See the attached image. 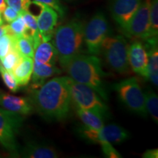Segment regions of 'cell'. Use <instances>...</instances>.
Here are the masks:
<instances>
[{
    "label": "cell",
    "instance_id": "1",
    "mask_svg": "<svg viewBox=\"0 0 158 158\" xmlns=\"http://www.w3.org/2000/svg\"><path fill=\"white\" fill-rule=\"evenodd\" d=\"M69 77L53 78L33 90L31 102L41 116L50 121H62L70 111Z\"/></svg>",
    "mask_w": 158,
    "mask_h": 158
},
{
    "label": "cell",
    "instance_id": "2",
    "mask_svg": "<svg viewBox=\"0 0 158 158\" xmlns=\"http://www.w3.org/2000/svg\"><path fill=\"white\" fill-rule=\"evenodd\" d=\"M63 68L70 78L90 86L100 94L102 100H108L103 83V77L106 74L102 70L101 61L98 57L79 54L70 59Z\"/></svg>",
    "mask_w": 158,
    "mask_h": 158
},
{
    "label": "cell",
    "instance_id": "3",
    "mask_svg": "<svg viewBox=\"0 0 158 158\" xmlns=\"http://www.w3.org/2000/svg\"><path fill=\"white\" fill-rule=\"evenodd\" d=\"M84 25L81 21L73 19L54 31V45L62 68L81 52L84 43Z\"/></svg>",
    "mask_w": 158,
    "mask_h": 158
},
{
    "label": "cell",
    "instance_id": "4",
    "mask_svg": "<svg viewBox=\"0 0 158 158\" xmlns=\"http://www.w3.org/2000/svg\"><path fill=\"white\" fill-rule=\"evenodd\" d=\"M68 81L71 101L74 102L77 108L92 110L103 118L108 117V107L98 92L87 85L75 81L70 77Z\"/></svg>",
    "mask_w": 158,
    "mask_h": 158
},
{
    "label": "cell",
    "instance_id": "5",
    "mask_svg": "<svg viewBox=\"0 0 158 158\" xmlns=\"http://www.w3.org/2000/svg\"><path fill=\"white\" fill-rule=\"evenodd\" d=\"M128 48L129 45L124 37L107 36L102 43L100 51L112 70L119 74H124L128 72L130 67Z\"/></svg>",
    "mask_w": 158,
    "mask_h": 158
},
{
    "label": "cell",
    "instance_id": "6",
    "mask_svg": "<svg viewBox=\"0 0 158 158\" xmlns=\"http://www.w3.org/2000/svg\"><path fill=\"white\" fill-rule=\"evenodd\" d=\"M113 89L118 94L120 100L128 109L134 113L146 116L145 93L142 90L137 78L131 77L113 84Z\"/></svg>",
    "mask_w": 158,
    "mask_h": 158
},
{
    "label": "cell",
    "instance_id": "7",
    "mask_svg": "<svg viewBox=\"0 0 158 158\" xmlns=\"http://www.w3.org/2000/svg\"><path fill=\"white\" fill-rule=\"evenodd\" d=\"M23 119L21 114L0 108V145L13 157L19 155L17 135Z\"/></svg>",
    "mask_w": 158,
    "mask_h": 158
},
{
    "label": "cell",
    "instance_id": "8",
    "mask_svg": "<svg viewBox=\"0 0 158 158\" xmlns=\"http://www.w3.org/2000/svg\"><path fill=\"white\" fill-rule=\"evenodd\" d=\"M109 33V24L102 12L95 13L84 29V41L91 55L98 56L102 43Z\"/></svg>",
    "mask_w": 158,
    "mask_h": 158
},
{
    "label": "cell",
    "instance_id": "9",
    "mask_svg": "<svg viewBox=\"0 0 158 158\" xmlns=\"http://www.w3.org/2000/svg\"><path fill=\"white\" fill-rule=\"evenodd\" d=\"M78 133L84 139L100 145L106 142L119 144L130 138L129 132L116 124L104 125L100 130L90 129L84 126L78 130Z\"/></svg>",
    "mask_w": 158,
    "mask_h": 158
},
{
    "label": "cell",
    "instance_id": "10",
    "mask_svg": "<svg viewBox=\"0 0 158 158\" xmlns=\"http://www.w3.org/2000/svg\"><path fill=\"white\" fill-rule=\"evenodd\" d=\"M152 0L142 1L139 7L130 20L126 31L127 36L145 40L149 29V14Z\"/></svg>",
    "mask_w": 158,
    "mask_h": 158
},
{
    "label": "cell",
    "instance_id": "11",
    "mask_svg": "<svg viewBox=\"0 0 158 158\" xmlns=\"http://www.w3.org/2000/svg\"><path fill=\"white\" fill-rule=\"evenodd\" d=\"M141 2L142 0H110V14L124 31L127 29Z\"/></svg>",
    "mask_w": 158,
    "mask_h": 158
},
{
    "label": "cell",
    "instance_id": "12",
    "mask_svg": "<svg viewBox=\"0 0 158 158\" xmlns=\"http://www.w3.org/2000/svg\"><path fill=\"white\" fill-rule=\"evenodd\" d=\"M38 4L40 7L39 15H37L39 33L41 40L43 42H48L54 36L59 15L54 9L40 2Z\"/></svg>",
    "mask_w": 158,
    "mask_h": 158
},
{
    "label": "cell",
    "instance_id": "13",
    "mask_svg": "<svg viewBox=\"0 0 158 158\" xmlns=\"http://www.w3.org/2000/svg\"><path fill=\"white\" fill-rule=\"evenodd\" d=\"M128 62L135 73L147 79L148 54L144 45L135 41L128 48Z\"/></svg>",
    "mask_w": 158,
    "mask_h": 158
},
{
    "label": "cell",
    "instance_id": "14",
    "mask_svg": "<svg viewBox=\"0 0 158 158\" xmlns=\"http://www.w3.org/2000/svg\"><path fill=\"white\" fill-rule=\"evenodd\" d=\"M0 106L6 110L21 115L30 114L34 108L31 100L29 99L2 92L0 94Z\"/></svg>",
    "mask_w": 158,
    "mask_h": 158
},
{
    "label": "cell",
    "instance_id": "15",
    "mask_svg": "<svg viewBox=\"0 0 158 158\" xmlns=\"http://www.w3.org/2000/svg\"><path fill=\"white\" fill-rule=\"evenodd\" d=\"M144 47L148 54L147 79L155 86H158V50L157 37L149 38L144 40Z\"/></svg>",
    "mask_w": 158,
    "mask_h": 158
},
{
    "label": "cell",
    "instance_id": "16",
    "mask_svg": "<svg viewBox=\"0 0 158 158\" xmlns=\"http://www.w3.org/2000/svg\"><path fill=\"white\" fill-rule=\"evenodd\" d=\"M60 73L61 70L56 68L55 64H43L34 61L32 74H31L32 83L31 87L32 90L37 89L44 84L47 79Z\"/></svg>",
    "mask_w": 158,
    "mask_h": 158
},
{
    "label": "cell",
    "instance_id": "17",
    "mask_svg": "<svg viewBox=\"0 0 158 158\" xmlns=\"http://www.w3.org/2000/svg\"><path fill=\"white\" fill-rule=\"evenodd\" d=\"M23 157L27 158H56L59 157L57 150L45 143L30 142L27 143L21 153Z\"/></svg>",
    "mask_w": 158,
    "mask_h": 158
},
{
    "label": "cell",
    "instance_id": "18",
    "mask_svg": "<svg viewBox=\"0 0 158 158\" xmlns=\"http://www.w3.org/2000/svg\"><path fill=\"white\" fill-rule=\"evenodd\" d=\"M58 59L57 52L54 45L48 42L41 43L35 48L33 60L43 64H55Z\"/></svg>",
    "mask_w": 158,
    "mask_h": 158
},
{
    "label": "cell",
    "instance_id": "19",
    "mask_svg": "<svg viewBox=\"0 0 158 158\" xmlns=\"http://www.w3.org/2000/svg\"><path fill=\"white\" fill-rule=\"evenodd\" d=\"M33 58L23 56L12 73L16 79L19 86H27L30 81L33 70Z\"/></svg>",
    "mask_w": 158,
    "mask_h": 158
},
{
    "label": "cell",
    "instance_id": "20",
    "mask_svg": "<svg viewBox=\"0 0 158 158\" xmlns=\"http://www.w3.org/2000/svg\"><path fill=\"white\" fill-rule=\"evenodd\" d=\"M77 114L86 127L93 130H100L103 127V117L92 110L77 108Z\"/></svg>",
    "mask_w": 158,
    "mask_h": 158
},
{
    "label": "cell",
    "instance_id": "21",
    "mask_svg": "<svg viewBox=\"0 0 158 158\" xmlns=\"http://www.w3.org/2000/svg\"><path fill=\"white\" fill-rule=\"evenodd\" d=\"M15 48L22 56L34 57V41L31 35L27 33L19 36L15 35Z\"/></svg>",
    "mask_w": 158,
    "mask_h": 158
},
{
    "label": "cell",
    "instance_id": "22",
    "mask_svg": "<svg viewBox=\"0 0 158 158\" xmlns=\"http://www.w3.org/2000/svg\"><path fill=\"white\" fill-rule=\"evenodd\" d=\"M22 15L23 21H24L26 27H27V31L26 33L31 35L34 41L35 50L37 46L41 43L40 35L37 23V16L28 10L23 11L20 13Z\"/></svg>",
    "mask_w": 158,
    "mask_h": 158
},
{
    "label": "cell",
    "instance_id": "23",
    "mask_svg": "<svg viewBox=\"0 0 158 158\" xmlns=\"http://www.w3.org/2000/svg\"><path fill=\"white\" fill-rule=\"evenodd\" d=\"M158 35V0H152L149 14V29L145 40L157 37Z\"/></svg>",
    "mask_w": 158,
    "mask_h": 158
},
{
    "label": "cell",
    "instance_id": "24",
    "mask_svg": "<svg viewBox=\"0 0 158 158\" xmlns=\"http://www.w3.org/2000/svg\"><path fill=\"white\" fill-rule=\"evenodd\" d=\"M145 93V106L147 113L152 116L156 123L158 122V97L151 89Z\"/></svg>",
    "mask_w": 158,
    "mask_h": 158
},
{
    "label": "cell",
    "instance_id": "25",
    "mask_svg": "<svg viewBox=\"0 0 158 158\" xmlns=\"http://www.w3.org/2000/svg\"><path fill=\"white\" fill-rule=\"evenodd\" d=\"M22 56L19 54L15 48H13L4 58L0 61V64L5 70L12 72L22 59Z\"/></svg>",
    "mask_w": 158,
    "mask_h": 158
},
{
    "label": "cell",
    "instance_id": "26",
    "mask_svg": "<svg viewBox=\"0 0 158 158\" xmlns=\"http://www.w3.org/2000/svg\"><path fill=\"white\" fill-rule=\"evenodd\" d=\"M13 48H15V35L8 33L0 37V61Z\"/></svg>",
    "mask_w": 158,
    "mask_h": 158
},
{
    "label": "cell",
    "instance_id": "27",
    "mask_svg": "<svg viewBox=\"0 0 158 158\" xmlns=\"http://www.w3.org/2000/svg\"><path fill=\"white\" fill-rule=\"evenodd\" d=\"M0 75L2 78L4 83L6 86L9 89V90L12 92H16L20 87L19 85L18 84L16 79L13 76V73L5 70L1 64H0Z\"/></svg>",
    "mask_w": 158,
    "mask_h": 158
},
{
    "label": "cell",
    "instance_id": "28",
    "mask_svg": "<svg viewBox=\"0 0 158 158\" xmlns=\"http://www.w3.org/2000/svg\"><path fill=\"white\" fill-rule=\"evenodd\" d=\"M10 32L15 36H19L25 34L27 31V27H26L25 22L23 21L22 15L20 14L14 21L10 23Z\"/></svg>",
    "mask_w": 158,
    "mask_h": 158
},
{
    "label": "cell",
    "instance_id": "29",
    "mask_svg": "<svg viewBox=\"0 0 158 158\" xmlns=\"http://www.w3.org/2000/svg\"><path fill=\"white\" fill-rule=\"evenodd\" d=\"M5 1L9 7L14 9L19 13L28 10L31 2V0H5Z\"/></svg>",
    "mask_w": 158,
    "mask_h": 158
},
{
    "label": "cell",
    "instance_id": "30",
    "mask_svg": "<svg viewBox=\"0 0 158 158\" xmlns=\"http://www.w3.org/2000/svg\"><path fill=\"white\" fill-rule=\"evenodd\" d=\"M33 1L44 4V5L51 7L58 13L59 16L61 18L64 16L65 14V8L60 2V0H33Z\"/></svg>",
    "mask_w": 158,
    "mask_h": 158
},
{
    "label": "cell",
    "instance_id": "31",
    "mask_svg": "<svg viewBox=\"0 0 158 158\" xmlns=\"http://www.w3.org/2000/svg\"><path fill=\"white\" fill-rule=\"evenodd\" d=\"M101 147L102 152H103L106 157L109 158L122 157V155L114 149V147L112 146L111 143L106 142V143L101 144Z\"/></svg>",
    "mask_w": 158,
    "mask_h": 158
},
{
    "label": "cell",
    "instance_id": "32",
    "mask_svg": "<svg viewBox=\"0 0 158 158\" xmlns=\"http://www.w3.org/2000/svg\"><path fill=\"white\" fill-rule=\"evenodd\" d=\"M20 15L19 13H18L16 10L13 9L9 6H6L5 10L2 13L3 21H6L7 23H11L12 21H14L16 18Z\"/></svg>",
    "mask_w": 158,
    "mask_h": 158
},
{
    "label": "cell",
    "instance_id": "33",
    "mask_svg": "<svg viewBox=\"0 0 158 158\" xmlns=\"http://www.w3.org/2000/svg\"><path fill=\"white\" fill-rule=\"evenodd\" d=\"M144 158H157L158 157V149H148L143 154Z\"/></svg>",
    "mask_w": 158,
    "mask_h": 158
},
{
    "label": "cell",
    "instance_id": "34",
    "mask_svg": "<svg viewBox=\"0 0 158 158\" xmlns=\"http://www.w3.org/2000/svg\"><path fill=\"white\" fill-rule=\"evenodd\" d=\"M8 33H11L10 26L8 24H4V23L0 24V37L6 34H8Z\"/></svg>",
    "mask_w": 158,
    "mask_h": 158
},
{
    "label": "cell",
    "instance_id": "35",
    "mask_svg": "<svg viewBox=\"0 0 158 158\" xmlns=\"http://www.w3.org/2000/svg\"><path fill=\"white\" fill-rule=\"evenodd\" d=\"M6 7V2L5 0H0V11L2 13V11Z\"/></svg>",
    "mask_w": 158,
    "mask_h": 158
},
{
    "label": "cell",
    "instance_id": "36",
    "mask_svg": "<svg viewBox=\"0 0 158 158\" xmlns=\"http://www.w3.org/2000/svg\"><path fill=\"white\" fill-rule=\"evenodd\" d=\"M4 23V21L2 19V12L0 11V24H2V23Z\"/></svg>",
    "mask_w": 158,
    "mask_h": 158
},
{
    "label": "cell",
    "instance_id": "37",
    "mask_svg": "<svg viewBox=\"0 0 158 158\" xmlns=\"http://www.w3.org/2000/svg\"><path fill=\"white\" fill-rule=\"evenodd\" d=\"M2 93V92H1V90H0V94H1Z\"/></svg>",
    "mask_w": 158,
    "mask_h": 158
},
{
    "label": "cell",
    "instance_id": "38",
    "mask_svg": "<svg viewBox=\"0 0 158 158\" xmlns=\"http://www.w3.org/2000/svg\"><path fill=\"white\" fill-rule=\"evenodd\" d=\"M68 1H71V0H68Z\"/></svg>",
    "mask_w": 158,
    "mask_h": 158
}]
</instances>
